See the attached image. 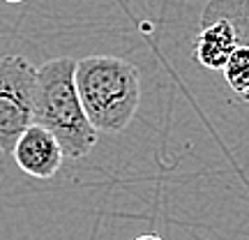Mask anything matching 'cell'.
<instances>
[{"instance_id": "1", "label": "cell", "mask_w": 249, "mask_h": 240, "mask_svg": "<svg viewBox=\"0 0 249 240\" xmlns=\"http://www.w3.org/2000/svg\"><path fill=\"white\" fill-rule=\"evenodd\" d=\"M76 62L74 58H53L37 70L35 90V123L58 136L65 155L71 160L86 157L95 143L97 129L92 127L83 109L76 86Z\"/></svg>"}, {"instance_id": "2", "label": "cell", "mask_w": 249, "mask_h": 240, "mask_svg": "<svg viewBox=\"0 0 249 240\" xmlns=\"http://www.w3.org/2000/svg\"><path fill=\"white\" fill-rule=\"evenodd\" d=\"M76 86L92 127L120 134L141 102V72L116 55H88L76 62Z\"/></svg>"}, {"instance_id": "3", "label": "cell", "mask_w": 249, "mask_h": 240, "mask_svg": "<svg viewBox=\"0 0 249 240\" xmlns=\"http://www.w3.org/2000/svg\"><path fill=\"white\" fill-rule=\"evenodd\" d=\"M37 67L23 55L0 58V155H12L18 136L35 123Z\"/></svg>"}, {"instance_id": "4", "label": "cell", "mask_w": 249, "mask_h": 240, "mask_svg": "<svg viewBox=\"0 0 249 240\" xmlns=\"http://www.w3.org/2000/svg\"><path fill=\"white\" fill-rule=\"evenodd\" d=\"M12 157L23 173L39 180H49L60 171L62 160L67 155H65L62 143L58 141V136L51 129H46L39 123H33L18 136Z\"/></svg>"}, {"instance_id": "5", "label": "cell", "mask_w": 249, "mask_h": 240, "mask_svg": "<svg viewBox=\"0 0 249 240\" xmlns=\"http://www.w3.org/2000/svg\"><path fill=\"white\" fill-rule=\"evenodd\" d=\"M240 46L238 30L226 17L205 14L201 18V33L194 44V58L208 70H224L233 51Z\"/></svg>"}, {"instance_id": "6", "label": "cell", "mask_w": 249, "mask_h": 240, "mask_svg": "<svg viewBox=\"0 0 249 240\" xmlns=\"http://www.w3.org/2000/svg\"><path fill=\"white\" fill-rule=\"evenodd\" d=\"M203 12L226 17L238 30L240 44L249 46V0H210Z\"/></svg>"}, {"instance_id": "7", "label": "cell", "mask_w": 249, "mask_h": 240, "mask_svg": "<svg viewBox=\"0 0 249 240\" xmlns=\"http://www.w3.org/2000/svg\"><path fill=\"white\" fill-rule=\"evenodd\" d=\"M224 79L229 81V86L233 88V92L242 99L249 102V46L240 44L233 55L229 58V62L224 65Z\"/></svg>"}, {"instance_id": "8", "label": "cell", "mask_w": 249, "mask_h": 240, "mask_svg": "<svg viewBox=\"0 0 249 240\" xmlns=\"http://www.w3.org/2000/svg\"><path fill=\"white\" fill-rule=\"evenodd\" d=\"M134 240H164V238L157 236V233H143V236H136Z\"/></svg>"}, {"instance_id": "9", "label": "cell", "mask_w": 249, "mask_h": 240, "mask_svg": "<svg viewBox=\"0 0 249 240\" xmlns=\"http://www.w3.org/2000/svg\"><path fill=\"white\" fill-rule=\"evenodd\" d=\"M5 2H9V5H18V2H26V0H5Z\"/></svg>"}]
</instances>
